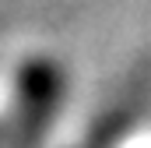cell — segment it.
Here are the masks:
<instances>
[{
  "instance_id": "obj_1",
  "label": "cell",
  "mask_w": 151,
  "mask_h": 148,
  "mask_svg": "<svg viewBox=\"0 0 151 148\" xmlns=\"http://www.w3.org/2000/svg\"><path fill=\"white\" fill-rule=\"evenodd\" d=\"M63 78L60 67L49 60H32L25 74H21V134L35 138L46 123V116L53 113L56 99H60Z\"/></svg>"
}]
</instances>
